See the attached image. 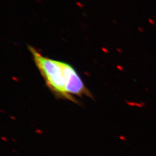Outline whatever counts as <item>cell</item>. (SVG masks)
<instances>
[{
  "label": "cell",
  "mask_w": 156,
  "mask_h": 156,
  "mask_svg": "<svg viewBox=\"0 0 156 156\" xmlns=\"http://www.w3.org/2000/svg\"><path fill=\"white\" fill-rule=\"evenodd\" d=\"M34 60L45 79L48 86L57 94L71 100L66 92L67 75L66 62L46 58L34 48L29 46Z\"/></svg>",
  "instance_id": "obj_1"
}]
</instances>
